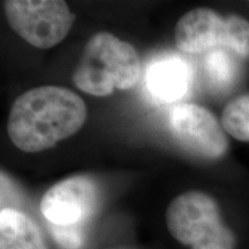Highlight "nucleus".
Here are the masks:
<instances>
[{
  "label": "nucleus",
  "mask_w": 249,
  "mask_h": 249,
  "mask_svg": "<svg viewBox=\"0 0 249 249\" xmlns=\"http://www.w3.org/2000/svg\"><path fill=\"white\" fill-rule=\"evenodd\" d=\"M171 134L183 149L205 160L226 154L229 141L216 117L195 104L177 105L170 112Z\"/></svg>",
  "instance_id": "423d86ee"
},
{
  "label": "nucleus",
  "mask_w": 249,
  "mask_h": 249,
  "mask_svg": "<svg viewBox=\"0 0 249 249\" xmlns=\"http://www.w3.org/2000/svg\"><path fill=\"white\" fill-rule=\"evenodd\" d=\"M233 54L230 50L218 48L205 55V74L214 88L226 89L234 85L239 74V65Z\"/></svg>",
  "instance_id": "9d476101"
},
{
  "label": "nucleus",
  "mask_w": 249,
  "mask_h": 249,
  "mask_svg": "<svg viewBox=\"0 0 249 249\" xmlns=\"http://www.w3.org/2000/svg\"><path fill=\"white\" fill-rule=\"evenodd\" d=\"M50 232L61 249H80L83 245L82 225H53L50 224Z\"/></svg>",
  "instance_id": "f8f14e48"
},
{
  "label": "nucleus",
  "mask_w": 249,
  "mask_h": 249,
  "mask_svg": "<svg viewBox=\"0 0 249 249\" xmlns=\"http://www.w3.org/2000/svg\"><path fill=\"white\" fill-rule=\"evenodd\" d=\"M86 119V104L75 92L62 87H38L15 99L7 132L20 150L39 152L75 134Z\"/></svg>",
  "instance_id": "f257e3e1"
},
{
  "label": "nucleus",
  "mask_w": 249,
  "mask_h": 249,
  "mask_svg": "<svg viewBox=\"0 0 249 249\" xmlns=\"http://www.w3.org/2000/svg\"><path fill=\"white\" fill-rule=\"evenodd\" d=\"M176 44L183 53L198 54L223 48L249 58V22L238 15L222 18L209 8L183 15L176 27Z\"/></svg>",
  "instance_id": "20e7f679"
},
{
  "label": "nucleus",
  "mask_w": 249,
  "mask_h": 249,
  "mask_svg": "<svg viewBox=\"0 0 249 249\" xmlns=\"http://www.w3.org/2000/svg\"><path fill=\"white\" fill-rule=\"evenodd\" d=\"M140 75L141 62L136 50L111 34L98 33L86 44L73 81L82 91L104 97L116 89L133 88Z\"/></svg>",
  "instance_id": "f03ea898"
},
{
  "label": "nucleus",
  "mask_w": 249,
  "mask_h": 249,
  "mask_svg": "<svg viewBox=\"0 0 249 249\" xmlns=\"http://www.w3.org/2000/svg\"><path fill=\"white\" fill-rule=\"evenodd\" d=\"M0 249H49L39 227L21 211H0Z\"/></svg>",
  "instance_id": "1a4fd4ad"
},
{
  "label": "nucleus",
  "mask_w": 249,
  "mask_h": 249,
  "mask_svg": "<svg viewBox=\"0 0 249 249\" xmlns=\"http://www.w3.org/2000/svg\"><path fill=\"white\" fill-rule=\"evenodd\" d=\"M193 82L191 64L183 58L165 57L152 62L147 73V85L155 97L176 102L188 92Z\"/></svg>",
  "instance_id": "6e6552de"
},
{
  "label": "nucleus",
  "mask_w": 249,
  "mask_h": 249,
  "mask_svg": "<svg viewBox=\"0 0 249 249\" xmlns=\"http://www.w3.org/2000/svg\"><path fill=\"white\" fill-rule=\"evenodd\" d=\"M224 129L236 140L249 142V93L236 97L223 111Z\"/></svg>",
  "instance_id": "9b49d317"
},
{
  "label": "nucleus",
  "mask_w": 249,
  "mask_h": 249,
  "mask_svg": "<svg viewBox=\"0 0 249 249\" xmlns=\"http://www.w3.org/2000/svg\"><path fill=\"white\" fill-rule=\"evenodd\" d=\"M4 8L12 29L38 49L59 44L75 20L66 2L60 0H7Z\"/></svg>",
  "instance_id": "39448f33"
},
{
  "label": "nucleus",
  "mask_w": 249,
  "mask_h": 249,
  "mask_svg": "<svg viewBox=\"0 0 249 249\" xmlns=\"http://www.w3.org/2000/svg\"><path fill=\"white\" fill-rule=\"evenodd\" d=\"M166 225L177 241L191 249H234L235 236L223 223L217 202L202 192H187L171 202Z\"/></svg>",
  "instance_id": "7ed1b4c3"
},
{
  "label": "nucleus",
  "mask_w": 249,
  "mask_h": 249,
  "mask_svg": "<svg viewBox=\"0 0 249 249\" xmlns=\"http://www.w3.org/2000/svg\"><path fill=\"white\" fill-rule=\"evenodd\" d=\"M98 188L89 177L75 176L55 183L43 195L40 211L53 225H82L95 213Z\"/></svg>",
  "instance_id": "0eeeda50"
}]
</instances>
